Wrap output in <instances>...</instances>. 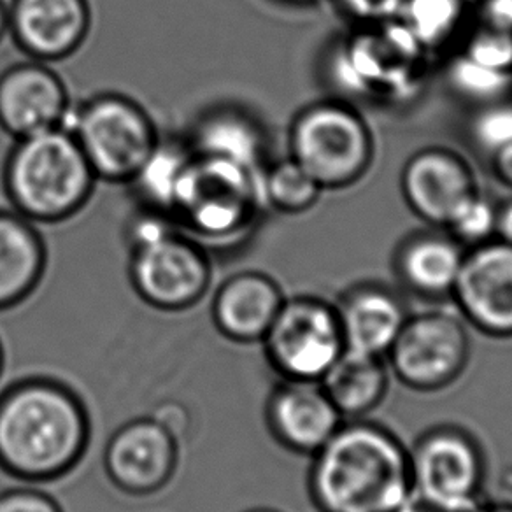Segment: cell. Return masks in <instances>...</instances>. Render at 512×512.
I'll return each mask as SVG.
<instances>
[{
    "mask_svg": "<svg viewBox=\"0 0 512 512\" xmlns=\"http://www.w3.org/2000/svg\"><path fill=\"white\" fill-rule=\"evenodd\" d=\"M395 512H442L439 509H435L432 505L425 504V502H421L418 498H409L406 504L399 507Z\"/></svg>",
    "mask_w": 512,
    "mask_h": 512,
    "instance_id": "38",
    "label": "cell"
},
{
    "mask_svg": "<svg viewBox=\"0 0 512 512\" xmlns=\"http://www.w3.org/2000/svg\"><path fill=\"white\" fill-rule=\"evenodd\" d=\"M92 441L85 402L53 377H23L0 392V470L23 483L69 476Z\"/></svg>",
    "mask_w": 512,
    "mask_h": 512,
    "instance_id": "1",
    "label": "cell"
},
{
    "mask_svg": "<svg viewBox=\"0 0 512 512\" xmlns=\"http://www.w3.org/2000/svg\"><path fill=\"white\" fill-rule=\"evenodd\" d=\"M4 362H6V355H4V346H2V341H0V376H2V372H4Z\"/></svg>",
    "mask_w": 512,
    "mask_h": 512,
    "instance_id": "40",
    "label": "cell"
},
{
    "mask_svg": "<svg viewBox=\"0 0 512 512\" xmlns=\"http://www.w3.org/2000/svg\"><path fill=\"white\" fill-rule=\"evenodd\" d=\"M491 169L502 185L512 188V144L495 151L490 157Z\"/></svg>",
    "mask_w": 512,
    "mask_h": 512,
    "instance_id": "35",
    "label": "cell"
},
{
    "mask_svg": "<svg viewBox=\"0 0 512 512\" xmlns=\"http://www.w3.org/2000/svg\"><path fill=\"white\" fill-rule=\"evenodd\" d=\"M425 50L395 18L365 25L335 46L328 76L351 99L407 100L420 83Z\"/></svg>",
    "mask_w": 512,
    "mask_h": 512,
    "instance_id": "6",
    "label": "cell"
},
{
    "mask_svg": "<svg viewBox=\"0 0 512 512\" xmlns=\"http://www.w3.org/2000/svg\"><path fill=\"white\" fill-rule=\"evenodd\" d=\"M495 239L507 242V244H511L512 246V199L507 200L502 206H497Z\"/></svg>",
    "mask_w": 512,
    "mask_h": 512,
    "instance_id": "36",
    "label": "cell"
},
{
    "mask_svg": "<svg viewBox=\"0 0 512 512\" xmlns=\"http://www.w3.org/2000/svg\"><path fill=\"white\" fill-rule=\"evenodd\" d=\"M244 512H281L278 509H271V507H255V509H248Z\"/></svg>",
    "mask_w": 512,
    "mask_h": 512,
    "instance_id": "41",
    "label": "cell"
},
{
    "mask_svg": "<svg viewBox=\"0 0 512 512\" xmlns=\"http://www.w3.org/2000/svg\"><path fill=\"white\" fill-rule=\"evenodd\" d=\"M413 497L442 512H470L486 500L488 465L476 435L441 423L409 448Z\"/></svg>",
    "mask_w": 512,
    "mask_h": 512,
    "instance_id": "9",
    "label": "cell"
},
{
    "mask_svg": "<svg viewBox=\"0 0 512 512\" xmlns=\"http://www.w3.org/2000/svg\"><path fill=\"white\" fill-rule=\"evenodd\" d=\"M344 351L386 358L409 318L399 293L379 283L351 286L335 302Z\"/></svg>",
    "mask_w": 512,
    "mask_h": 512,
    "instance_id": "18",
    "label": "cell"
},
{
    "mask_svg": "<svg viewBox=\"0 0 512 512\" xmlns=\"http://www.w3.org/2000/svg\"><path fill=\"white\" fill-rule=\"evenodd\" d=\"M309 497L320 512H395L413 498L409 448L381 423H342L311 456Z\"/></svg>",
    "mask_w": 512,
    "mask_h": 512,
    "instance_id": "2",
    "label": "cell"
},
{
    "mask_svg": "<svg viewBox=\"0 0 512 512\" xmlns=\"http://www.w3.org/2000/svg\"><path fill=\"white\" fill-rule=\"evenodd\" d=\"M178 463V439L151 416L123 423L104 449L107 479L130 497H150L164 490Z\"/></svg>",
    "mask_w": 512,
    "mask_h": 512,
    "instance_id": "13",
    "label": "cell"
},
{
    "mask_svg": "<svg viewBox=\"0 0 512 512\" xmlns=\"http://www.w3.org/2000/svg\"><path fill=\"white\" fill-rule=\"evenodd\" d=\"M0 512H64V509L50 493L23 486L0 493Z\"/></svg>",
    "mask_w": 512,
    "mask_h": 512,
    "instance_id": "31",
    "label": "cell"
},
{
    "mask_svg": "<svg viewBox=\"0 0 512 512\" xmlns=\"http://www.w3.org/2000/svg\"><path fill=\"white\" fill-rule=\"evenodd\" d=\"M67 128L99 181L128 183L157 148L155 121L136 100L100 93L72 107Z\"/></svg>",
    "mask_w": 512,
    "mask_h": 512,
    "instance_id": "8",
    "label": "cell"
},
{
    "mask_svg": "<svg viewBox=\"0 0 512 512\" xmlns=\"http://www.w3.org/2000/svg\"><path fill=\"white\" fill-rule=\"evenodd\" d=\"M448 81L458 95L476 102L477 106L505 99L512 90V74L488 69L463 53L451 60Z\"/></svg>",
    "mask_w": 512,
    "mask_h": 512,
    "instance_id": "27",
    "label": "cell"
},
{
    "mask_svg": "<svg viewBox=\"0 0 512 512\" xmlns=\"http://www.w3.org/2000/svg\"><path fill=\"white\" fill-rule=\"evenodd\" d=\"M288 148V157L323 190H339L355 185L369 171L374 137L348 100H320L293 118Z\"/></svg>",
    "mask_w": 512,
    "mask_h": 512,
    "instance_id": "5",
    "label": "cell"
},
{
    "mask_svg": "<svg viewBox=\"0 0 512 512\" xmlns=\"http://www.w3.org/2000/svg\"><path fill=\"white\" fill-rule=\"evenodd\" d=\"M285 299L281 286L271 276L239 272L214 293L211 318L228 341L256 344L264 339Z\"/></svg>",
    "mask_w": 512,
    "mask_h": 512,
    "instance_id": "19",
    "label": "cell"
},
{
    "mask_svg": "<svg viewBox=\"0 0 512 512\" xmlns=\"http://www.w3.org/2000/svg\"><path fill=\"white\" fill-rule=\"evenodd\" d=\"M9 34V4L0 0V43Z\"/></svg>",
    "mask_w": 512,
    "mask_h": 512,
    "instance_id": "39",
    "label": "cell"
},
{
    "mask_svg": "<svg viewBox=\"0 0 512 512\" xmlns=\"http://www.w3.org/2000/svg\"><path fill=\"white\" fill-rule=\"evenodd\" d=\"M200 157L237 165L246 171L265 169V136L249 114L237 109H214L204 114L186 141Z\"/></svg>",
    "mask_w": 512,
    "mask_h": 512,
    "instance_id": "22",
    "label": "cell"
},
{
    "mask_svg": "<svg viewBox=\"0 0 512 512\" xmlns=\"http://www.w3.org/2000/svg\"><path fill=\"white\" fill-rule=\"evenodd\" d=\"M451 300L477 332L512 339L511 244L491 239L467 249Z\"/></svg>",
    "mask_w": 512,
    "mask_h": 512,
    "instance_id": "12",
    "label": "cell"
},
{
    "mask_svg": "<svg viewBox=\"0 0 512 512\" xmlns=\"http://www.w3.org/2000/svg\"><path fill=\"white\" fill-rule=\"evenodd\" d=\"M97 176L67 127L15 141L4 188L16 213L32 223H62L93 195Z\"/></svg>",
    "mask_w": 512,
    "mask_h": 512,
    "instance_id": "3",
    "label": "cell"
},
{
    "mask_svg": "<svg viewBox=\"0 0 512 512\" xmlns=\"http://www.w3.org/2000/svg\"><path fill=\"white\" fill-rule=\"evenodd\" d=\"M128 276L137 297L144 304L181 313L206 297L213 279L209 251L162 213L139 221L132 235Z\"/></svg>",
    "mask_w": 512,
    "mask_h": 512,
    "instance_id": "4",
    "label": "cell"
},
{
    "mask_svg": "<svg viewBox=\"0 0 512 512\" xmlns=\"http://www.w3.org/2000/svg\"><path fill=\"white\" fill-rule=\"evenodd\" d=\"M470 512H512V502H509V500L493 502V500L486 498L484 502H481L476 509H472Z\"/></svg>",
    "mask_w": 512,
    "mask_h": 512,
    "instance_id": "37",
    "label": "cell"
},
{
    "mask_svg": "<svg viewBox=\"0 0 512 512\" xmlns=\"http://www.w3.org/2000/svg\"><path fill=\"white\" fill-rule=\"evenodd\" d=\"M151 418L157 421L158 425H162L179 442L188 437L192 430V414L186 409V406L176 400H167L155 407Z\"/></svg>",
    "mask_w": 512,
    "mask_h": 512,
    "instance_id": "33",
    "label": "cell"
},
{
    "mask_svg": "<svg viewBox=\"0 0 512 512\" xmlns=\"http://www.w3.org/2000/svg\"><path fill=\"white\" fill-rule=\"evenodd\" d=\"M48 265V249L36 223L0 211V311L20 306L36 292Z\"/></svg>",
    "mask_w": 512,
    "mask_h": 512,
    "instance_id": "21",
    "label": "cell"
},
{
    "mask_svg": "<svg viewBox=\"0 0 512 512\" xmlns=\"http://www.w3.org/2000/svg\"><path fill=\"white\" fill-rule=\"evenodd\" d=\"M342 11L356 22L379 25L399 16L404 0H337Z\"/></svg>",
    "mask_w": 512,
    "mask_h": 512,
    "instance_id": "32",
    "label": "cell"
},
{
    "mask_svg": "<svg viewBox=\"0 0 512 512\" xmlns=\"http://www.w3.org/2000/svg\"><path fill=\"white\" fill-rule=\"evenodd\" d=\"M469 134L477 150L488 157L512 144V100L500 99L479 106L470 120Z\"/></svg>",
    "mask_w": 512,
    "mask_h": 512,
    "instance_id": "29",
    "label": "cell"
},
{
    "mask_svg": "<svg viewBox=\"0 0 512 512\" xmlns=\"http://www.w3.org/2000/svg\"><path fill=\"white\" fill-rule=\"evenodd\" d=\"M495 227L497 206L490 199H486L483 193L476 192L456 209L446 225V230L465 248H472L495 239Z\"/></svg>",
    "mask_w": 512,
    "mask_h": 512,
    "instance_id": "28",
    "label": "cell"
},
{
    "mask_svg": "<svg viewBox=\"0 0 512 512\" xmlns=\"http://www.w3.org/2000/svg\"><path fill=\"white\" fill-rule=\"evenodd\" d=\"M467 248L453 235L421 232L402 241L393 269L407 292L430 302L451 299Z\"/></svg>",
    "mask_w": 512,
    "mask_h": 512,
    "instance_id": "20",
    "label": "cell"
},
{
    "mask_svg": "<svg viewBox=\"0 0 512 512\" xmlns=\"http://www.w3.org/2000/svg\"><path fill=\"white\" fill-rule=\"evenodd\" d=\"M481 25L512 32V0H481Z\"/></svg>",
    "mask_w": 512,
    "mask_h": 512,
    "instance_id": "34",
    "label": "cell"
},
{
    "mask_svg": "<svg viewBox=\"0 0 512 512\" xmlns=\"http://www.w3.org/2000/svg\"><path fill=\"white\" fill-rule=\"evenodd\" d=\"M92 27L88 0H11L9 34L32 60L58 62L85 44Z\"/></svg>",
    "mask_w": 512,
    "mask_h": 512,
    "instance_id": "16",
    "label": "cell"
},
{
    "mask_svg": "<svg viewBox=\"0 0 512 512\" xmlns=\"http://www.w3.org/2000/svg\"><path fill=\"white\" fill-rule=\"evenodd\" d=\"M463 18L465 0H404L397 16L425 53L446 46L462 29Z\"/></svg>",
    "mask_w": 512,
    "mask_h": 512,
    "instance_id": "25",
    "label": "cell"
},
{
    "mask_svg": "<svg viewBox=\"0 0 512 512\" xmlns=\"http://www.w3.org/2000/svg\"><path fill=\"white\" fill-rule=\"evenodd\" d=\"M260 186L265 206L283 214L306 213L316 206L323 192V188L290 157L265 165Z\"/></svg>",
    "mask_w": 512,
    "mask_h": 512,
    "instance_id": "26",
    "label": "cell"
},
{
    "mask_svg": "<svg viewBox=\"0 0 512 512\" xmlns=\"http://www.w3.org/2000/svg\"><path fill=\"white\" fill-rule=\"evenodd\" d=\"M71 111L64 79L46 62L30 58L0 74V128L15 141L67 127Z\"/></svg>",
    "mask_w": 512,
    "mask_h": 512,
    "instance_id": "14",
    "label": "cell"
},
{
    "mask_svg": "<svg viewBox=\"0 0 512 512\" xmlns=\"http://www.w3.org/2000/svg\"><path fill=\"white\" fill-rule=\"evenodd\" d=\"M402 195L418 218L446 228L456 209L477 192L469 164L455 151L425 148L414 153L402 169Z\"/></svg>",
    "mask_w": 512,
    "mask_h": 512,
    "instance_id": "17",
    "label": "cell"
},
{
    "mask_svg": "<svg viewBox=\"0 0 512 512\" xmlns=\"http://www.w3.org/2000/svg\"><path fill=\"white\" fill-rule=\"evenodd\" d=\"M192 157L188 143L164 141L160 137L157 148L130 185H134L141 199L150 204L151 211L171 214Z\"/></svg>",
    "mask_w": 512,
    "mask_h": 512,
    "instance_id": "24",
    "label": "cell"
},
{
    "mask_svg": "<svg viewBox=\"0 0 512 512\" xmlns=\"http://www.w3.org/2000/svg\"><path fill=\"white\" fill-rule=\"evenodd\" d=\"M469 328L446 311L409 314L386 355L392 377L409 390L435 393L455 384L470 362Z\"/></svg>",
    "mask_w": 512,
    "mask_h": 512,
    "instance_id": "11",
    "label": "cell"
},
{
    "mask_svg": "<svg viewBox=\"0 0 512 512\" xmlns=\"http://www.w3.org/2000/svg\"><path fill=\"white\" fill-rule=\"evenodd\" d=\"M265 423L279 446L295 455L313 456L344 418L318 381L279 379L265 404Z\"/></svg>",
    "mask_w": 512,
    "mask_h": 512,
    "instance_id": "15",
    "label": "cell"
},
{
    "mask_svg": "<svg viewBox=\"0 0 512 512\" xmlns=\"http://www.w3.org/2000/svg\"><path fill=\"white\" fill-rule=\"evenodd\" d=\"M262 344L279 379L293 381L320 383L344 353L334 304L314 295L285 299Z\"/></svg>",
    "mask_w": 512,
    "mask_h": 512,
    "instance_id": "10",
    "label": "cell"
},
{
    "mask_svg": "<svg viewBox=\"0 0 512 512\" xmlns=\"http://www.w3.org/2000/svg\"><path fill=\"white\" fill-rule=\"evenodd\" d=\"M392 372L386 358L344 351L320 384L344 421L369 418L390 392Z\"/></svg>",
    "mask_w": 512,
    "mask_h": 512,
    "instance_id": "23",
    "label": "cell"
},
{
    "mask_svg": "<svg viewBox=\"0 0 512 512\" xmlns=\"http://www.w3.org/2000/svg\"><path fill=\"white\" fill-rule=\"evenodd\" d=\"M462 53L488 69L512 74V32L479 25Z\"/></svg>",
    "mask_w": 512,
    "mask_h": 512,
    "instance_id": "30",
    "label": "cell"
},
{
    "mask_svg": "<svg viewBox=\"0 0 512 512\" xmlns=\"http://www.w3.org/2000/svg\"><path fill=\"white\" fill-rule=\"evenodd\" d=\"M262 172L193 153L171 214L195 241L206 237L202 246L207 251L209 246L228 244L232 235L248 227L256 209L264 204Z\"/></svg>",
    "mask_w": 512,
    "mask_h": 512,
    "instance_id": "7",
    "label": "cell"
}]
</instances>
